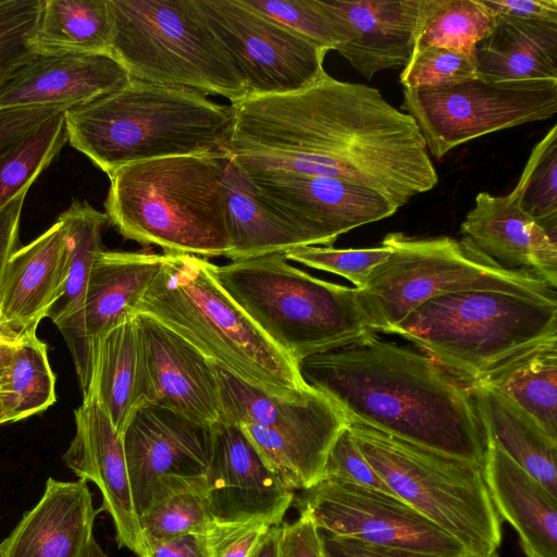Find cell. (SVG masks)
Returning <instances> with one entry per match:
<instances>
[{
    "mask_svg": "<svg viewBox=\"0 0 557 557\" xmlns=\"http://www.w3.org/2000/svg\"><path fill=\"white\" fill-rule=\"evenodd\" d=\"M227 152L244 170L343 178L401 208L433 189L438 175L408 113L379 89L325 73L289 94L230 103Z\"/></svg>",
    "mask_w": 557,
    "mask_h": 557,
    "instance_id": "obj_1",
    "label": "cell"
},
{
    "mask_svg": "<svg viewBox=\"0 0 557 557\" xmlns=\"http://www.w3.org/2000/svg\"><path fill=\"white\" fill-rule=\"evenodd\" d=\"M298 367L347 422L483 467L487 440L470 387L424 354L371 332Z\"/></svg>",
    "mask_w": 557,
    "mask_h": 557,
    "instance_id": "obj_2",
    "label": "cell"
},
{
    "mask_svg": "<svg viewBox=\"0 0 557 557\" xmlns=\"http://www.w3.org/2000/svg\"><path fill=\"white\" fill-rule=\"evenodd\" d=\"M233 123L231 104L191 89L134 78L64 111L66 140L109 177L136 162L227 153Z\"/></svg>",
    "mask_w": 557,
    "mask_h": 557,
    "instance_id": "obj_3",
    "label": "cell"
},
{
    "mask_svg": "<svg viewBox=\"0 0 557 557\" xmlns=\"http://www.w3.org/2000/svg\"><path fill=\"white\" fill-rule=\"evenodd\" d=\"M213 364L270 394L297 399L311 387L298 363L278 348L216 280L213 263L164 253L161 269L136 307Z\"/></svg>",
    "mask_w": 557,
    "mask_h": 557,
    "instance_id": "obj_4",
    "label": "cell"
},
{
    "mask_svg": "<svg viewBox=\"0 0 557 557\" xmlns=\"http://www.w3.org/2000/svg\"><path fill=\"white\" fill-rule=\"evenodd\" d=\"M223 154L166 157L120 168L109 177L108 223L124 238L164 253L224 257L230 236Z\"/></svg>",
    "mask_w": 557,
    "mask_h": 557,
    "instance_id": "obj_5",
    "label": "cell"
},
{
    "mask_svg": "<svg viewBox=\"0 0 557 557\" xmlns=\"http://www.w3.org/2000/svg\"><path fill=\"white\" fill-rule=\"evenodd\" d=\"M387 333L412 343L457 381L479 384L557 342V297L466 290L432 298Z\"/></svg>",
    "mask_w": 557,
    "mask_h": 557,
    "instance_id": "obj_6",
    "label": "cell"
},
{
    "mask_svg": "<svg viewBox=\"0 0 557 557\" xmlns=\"http://www.w3.org/2000/svg\"><path fill=\"white\" fill-rule=\"evenodd\" d=\"M227 294L296 363L373 332L358 289L310 275L284 253L213 264Z\"/></svg>",
    "mask_w": 557,
    "mask_h": 557,
    "instance_id": "obj_7",
    "label": "cell"
},
{
    "mask_svg": "<svg viewBox=\"0 0 557 557\" xmlns=\"http://www.w3.org/2000/svg\"><path fill=\"white\" fill-rule=\"evenodd\" d=\"M111 54L131 78L218 95L247 97L233 59L198 0H108Z\"/></svg>",
    "mask_w": 557,
    "mask_h": 557,
    "instance_id": "obj_8",
    "label": "cell"
},
{
    "mask_svg": "<svg viewBox=\"0 0 557 557\" xmlns=\"http://www.w3.org/2000/svg\"><path fill=\"white\" fill-rule=\"evenodd\" d=\"M382 243L391 249L388 258L362 289L357 288L375 333H387L425 301L450 293L503 290L556 297V289L542 277L504 268L463 236L420 238L393 232Z\"/></svg>",
    "mask_w": 557,
    "mask_h": 557,
    "instance_id": "obj_9",
    "label": "cell"
},
{
    "mask_svg": "<svg viewBox=\"0 0 557 557\" xmlns=\"http://www.w3.org/2000/svg\"><path fill=\"white\" fill-rule=\"evenodd\" d=\"M366 459L391 492L460 542L473 555L497 552L502 518L483 467L366 424L347 422Z\"/></svg>",
    "mask_w": 557,
    "mask_h": 557,
    "instance_id": "obj_10",
    "label": "cell"
},
{
    "mask_svg": "<svg viewBox=\"0 0 557 557\" xmlns=\"http://www.w3.org/2000/svg\"><path fill=\"white\" fill-rule=\"evenodd\" d=\"M401 109L436 159L481 136L545 121L557 112V79L490 82L478 76L438 89H404Z\"/></svg>",
    "mask_w": 557,
    "mask_h": 557,
    "instance_id": "obj_11",
    "label": "cell"
},
{
    "mask_svg": "<svg viewBox=\"0 0 557 557\" xmlns=\"http://www.w3.org/2000/svg\"><path fill=\"white\" fill-rule=\"evenodd\" d=\"M198 4L244 77L247 97L295 92L326 73L327 50L243 0H198Z\"/></svg>",
    "mask_w": 557,
    "mask_h": 557,
    "instance_id": "obj_12",
    "label": "cell"
},
{
    "mask_svg": "<svg viewBox=\"0 0 557 557\" xmlns=\"http://www.w3.org/2000/svg\"><path fill=\"white\" fill-rule=\"evenodd\" d=\"M123 446L138 517L163 498L205 490L211 456V430L164 407L136 411Z\"/></svg>",
    "mask_w": 557,
    "mask_h": 557,
    "instance_id": "obj_13",
    "label": "cell"
},
{
    "mask_svg": "<svg viewBox=\"0 0 557 557\" xmlns=\"http://www.w3.org/2000/svg\"><path fill=\"white\" fill-rule=\"evenodd\" d=\"M298 505L321 531L336 536L444 556L470 554L398 497L357 484L322 480L304 491Z\"/></svg>",
    "mask_w": 557,
    "mask_h": 557,
    "instance_id": "obj_14",
    "label": "cell"
},
{
    "mask_svg": "<svg viewBox=\"0 0 557 557\" xmlns=\"http://www.w3.org/2000/svg\"><path fill=\"white\" fill-rule=\"evenodd\" d=\"M162 262L163 253L145 250L103 249L97 256L81 309L57 326L73 358L83 397L91 386L100 342L136 317V307Z\"/></svg>",
    "mask_w": 557,
    "mask_h": 557,
    "instance_id": "obj_15",
    "label": "cell"
},
{
    "mask_svg": "<svg viewBox=\"0 0 557 557\" xmlns=\"http://www.w3.org/2000/svg\"><path fill=\"white\" fill-rule=\"evenodd\" d=\"M242 170L259 195L307 233L313 246L332 247L341 235L399 209L381 194L343 178Z\"/></svg>",
    "mask_w": 557,
    "mask_h": 557,
    "instance_id": "obj_16",
    "label": "cell"
},
{
    "mask_svg": "<svg viewBox=\"0 0 557 557\" xmlns=\"http://www.w3.org/2000/svg\"><path fill=\"white\" fill-rule=\"evenodd\" d=\"M210 430L203 497L213 522L262 520L280 525L295 491L268 467L238 425L221 419Z\"/></svg>",
    "mask_w": 557,
    "mask_h": 557,
    "instance_id": "obj_17",
    "label": "cell"
},
{
    "mask_svg": "<svg viewBox=\"0 0 557 557\" xmlns=\"http://www.w3.org/2000/svg\"><path fill=\"white\" fill-rule=\"evenodd\" d=\"M129 78L112 54L28 49L0 72V108L51 107L66 111L121 88Z\"/></svg>",
    "mask_w": 557,
    "mask_h": 557,
    "instance_id": "obj_18",
    "label": "cell"
},
{
    "mask_svg": "<svg viewBox=\"0 0 557 557\" xmlns=\"http://www.w3.org/2000/svg\"><path fill=\"white\" fill-rule=\"evenodd\" d=\"M75 435L62 456L65 466L99 488L101 511L112 519L115 540L137 557L147 556V543L131 490L122 434L95 395L74 410Z\"/></svg>",
    "mask_w": 557,
    "mask_h": 557,
    "instance_id": "obj_19",
    "label": "cell"
},
{
    "mask_svg": "<svg viewBox=\"0 0 557 557\" xmlns=\"http://www.w3.org/2000/svg\"><path fill=\"white\" fill-rule=\"evenodd\" d=\"M66 242L55 221L10 257L0 289V336L13 342L36 335L38 324L62 296Z\"/></svg>",
    "mask_w": 557,
    "mask_h": 557,
    "instance_id": "obj_20",
    "label": "cell"
},
{
    "mask_svg": "<svg viewBox=\"0 0 557 557\" xmlns=\"http://www.w3.org/2000/svg\"><path fill=\"white\" fill-rule=\"evenodd\" d=\"M213 367L222 420L236 425L257 424L326 455L347 425L338 407L315 388L300 398L286 399L270 395L215 364Z\"/></svg>",
    "mask_w": 557,
    "mask_h": 557,
    "instance_id": "obj_21",
    "label": "cell"
},
{
    "mask_svg": "<svg viewBox=\"0 0 557 557\" xmlns=\"http://www.w3.org/2000/svg\"><path fill=\"white\" fill-rule=\"evenodd\" d=\"M154 405L205 426L221 420L213 363L184 338L148 315L136 314Z\"/></svg>",
    "mask_w": 557,
    "mask_h": 557,
    "instance_id": "obj_22",
    "label": "cell"
},
{
    "mask_svg": "<svg viewBox=\"0 0 557 557\" xmlns=\"http://www.w3.org/2000/svg\"><path fill=\"white\" fill-rule=\"evenodd\" d=\"M460 231L504 268L536 274L556 289L557 233L528 215L513 190L505 196L479 193Z\"/></svg>",
    "mask_w": 557,
    "mask_h": 557,
    "instance_id": "obj_23",
    "label": "cell"
},
{
    "mask_svg": "<svg viewBox=\"0 0 557 557\" xmlns=\"http://www.w3.org/2000/svg\"><path fill=\"white\" fill-rule=\"evenodd\" d=\"M100 511L86 481L49 478L39 502L0 542V557H84Z\"/></svg>",
    "mask_w": 557,
    "mask_h": 557,
    "instance_id": "obj_24",
    "label": "cell"
},
{
    "mask_svg": "<svg viewBox=\"0 0 557 557\" xmlns=\"http://www.w3.org/2000/svg\"><path fill=\"white\" fill-rule=\"evenodd\" d=\"M354 37L337 52L364 78L405 67L413 53L423 0H330Z\"/></svg>",
    "mask_w": 557,
    "mask_h": 557,
    "instance_id": "obj_25",
    "label": "cell"
},
{
    "mask_svg": "<svg viewBox=\"0 0 557 557\" xmlns=\"http://www.w3.org/2000/svg\"><path fill=\"white\" fill-rule=\"evenodd\" d=\"M486 440L483 472L499 516L518 533L527 557H557V496L491 436L486 435Z\"/></svg>",
    "mask_w": 557,
    "mask_h": 557,
    "instance_id": "obj_26",
    "label": "cell"
},
{
    "mask_svg": "<svg viewBox=\"0 0 557 557\" xmlns=\"http://www.w3.org/2000/svg\"><path fill=\"white\" fill-rule=\"evenodd\" d=\"M232 261L285 253L313 246L311 238L286 215L268 203L232 154L222 156Z\"/></svg>",
    "mask_w": 557,
    "mask_h": 557,
    "instance_id": "obj_27",
    "label": "cell"
},
{
    "mask_svg": "<svg viewBox=\"0 0 557 557\" xmlns=\"http://www.w3.org/2000/svg\"><path fill=\"white\" fill-rule=\"evenodd\" d=\"M88 395L98 398L121 434L137 410L154 405L136 317L111 330L100 342Z\"/></svg>",
    "mask_w": 557,
    "mask_h": 557,
    "instance_id": "obj_28",
    "label": "cell"
},
{
    "mask_svg": "<svg viewBox=\"0 0 557 557\" xmlns=\"http://www.w3.org/2000/svg\"><path fill=\"white\" fill-rule=\"evenodd\" d=\"M476 76L490 82L557 79V24L495 15L474 51Z\"/></svg>",
    "mask_w": 557,
    "mask_h": 557,
    "instance_id": "obj_29",
    "label": "cell"
},
{
    "mask_svg": "<svg viewBox=\"0 0 557 557\" xmlns=\"http://www.w3.org/2000/svg\"><path fill=\"white\" fill-rule=\"evenodd\" d=\"M469 387L485 434L557 496V441L497 388L485 384Z\"/></svg>",
    "mask_w": 557,
    "mask_h": 557,
    "instance_id": "obj_30",
    "label": "cell"
},
{
    "mask_svg": "<svg viewBox=\"0 0 557 557\" xmlns=\"http://www.w3.org/2000/svg\"><path fill=\"white\" fill-rule=\"evenodd\" d=\"M111 45L108 0H42L29 48L47 53H107Z\"/></svg>",
    "mask_w": 557,
    "mask_h": 557,
    "instance_id": "obj_31",
    "label": "cell"
},
{
    "mask_svg": "<svg viewBox=\"0 0 557 557\" xmlns=\"http://www.w3.org/2000/svg\"><path fill=\"white\" fill-rule=\"evenodd\" d=\"M479 384L504 393L557 441V342L512 360Z\"/></svg>",
    "mask_w": 557,
    "mask_h": 557,
    "instance_id": "obj_32",
    "label": "cell"
},
{
    "mask_svg": "<svg viewBox=\"0 0 557 557\" xmlns=\"http://www.w3.org/2000/svg\"><path fill=\"white\" fill-rule=\"evenodd\" d=\"M66 242V278L62 296L48 318L55 326L78 312L82 307L94 262L102 248L107 215L86 201L73 200L59 218Z\"/></svg>",
    "mask_w": 557,
    "mask_h": 557,
    "instance_id": "obj_33",
    "label": "cell"
},
{
    "mask_svg": "<svg viewBox=\"0 0 557 557\" xmlns=\"http://www.w3.org/2000/svg\"><path fill=\"white\" fill-rule=\"evenodd\" d=\"M55 380L47 344L37 334L22 339L0 377V403L9 422L32 417L53 405Z\"/></svg>",
    "mask_w": 557,
    "mask_h": 557,
    "instance_id": "obj_34",
    "label": "cell"
},
{
    "mask_svg": "<svg viewBox=\"0 0 557 557\" xmlns=\"http://www.w3.org/2000/svg\"><path fill=\"white\" fill-rule=\"evenodd\" d=\"M495 15L482 0H423L413 53L443 47L474 57Z\"/></svg>",
    "mask_w": 557,
    "mask_h": 557,
    "instance_id": "obj_35",
    "label": "cell"
},
{
    "mask_svg": "<svg viewBox=\"0 0 557 557\" xmlns=\"http://www.w3.org/2000/svg\"><path fill=\"white\" fill-rule=\"evenodd\" d=\"M243 2L327 51H337L354 37L350 25L330 0H243Z\"/></svg>",
    "mask_w": 557,
    "mask_h": 557,
    "instance_id": "obj_36",
    "label": "cell"
},
{
    "mask_svg": "<svg viewBox=\"0 0 557 557\" xmlns=\"http://www.w3.org/2000/svg\"><path fill=\"white\" fill-rule=\"evenodd\" d=\"M64 111L41 124L0 163V208L29 189L66 143Z\"/></svg>",
    "mask_w": 557,
    "mask_h": 557,
    "instance_id": "obj_37",
    "label": "cell"
},
{
    "mask_svg": "<svg viewBox=\"0 0 557 557\" xmlns=\"http://www.w3.org/2000/svg\"><path fill=\"white\" fill-rule=\"evenodd\" d=\"M521 209L540 225L557 233V125L534 146L512 189Z\"/></svg>",
    "mask_w": 557,
    "mask_h": 557,
    "instance_id": "obj_38",
    "label": "cell"
},
{
    "mask_svg": "<svg viewBox=\"0 0 557 557\" xmlns=\"http://www.w3.org/2000/svg\"><path fill=\"white\" fill-rule=\"evenodd\" d=\"M147 541L168 540L183 535H206L213 520L203 492L190 490L163 498L139 517Z\"/></svg>",
    "mask_w": 557,
    "mask_h": 557,
    "instance_id": "obj_39",
    "label": "cell"
},
{
    "mask_svg": "<svg viewBox=\"0 0 557 557\" xmlns=\"http://www.w3.org/2000/svg\"><path fill=\"white\" fill-rule=\"evenodd\" d=\"M476 77L474 57L443 47L412 54L399 82L404 89H438Z\"/></svg>",
    "mask_w": 557,
    "mask_h": 557,
    "instance_id": "obj_40",
    "label": "cell"
},
{
    "mask_svg": "<svg viewBox=\"0 0 557 557\" xmlns=\"http://www.w3.org/2000/svg\"><path fill=\"white\" fill-rule=\"evenodd\" d=\"M391 249L381 243L371 248L336 249L324 246L295 248L284 253L288 261L339 275L362 289L373 270L389 256Z\"/></svg>",
    "mask_w": 557,
    "mask_h": 557,
    "instance_id": "obj_41",
    "label": "cell"
},
{
    "mask_svg": "<svg viewBox=\"0 0 557 557\" xmlns=\"http://www.w3.org/2000/svg\"><path fill=\"white\" fill-rule=\"evenodd\" d=\"M322 480L352 483L395 496L366 459L347 425L327 453Z\"/></svg>",
    "mask_w": 557,
    "mask_h": 557,
    "instance_id": "obj_42",
    "label": "cell"
},
{
    "mask_svg": "<svg viewBox=\"0 0 557 557\" xmlns=\"http://www.w3.org/2000/svg\"><path fill=\"white\" fill-rule=\"evenodd\" d=\"M42 0H0V72L27 51Z\"/></svg>",
    "mask_w": 557,
    "mask_h": 557,
    "instance_id": "obj_43",
    "label": "cell"
},
{
    "mask_svg": "<svg viewBox=\"0 0 557 557\" xmlns=\"http://www.w3.org/2000/svg\"><path fill=\"white\" fill-rule=\"evenodd\" d=\"M272 527L262 520L214 523L206 534L210 557H253L259 544Z\"/></svg>",
    "mask_w": 557,
    "mask_h": 557,
    "instance_id": "obj_44",
    "label": "cell"
},
{
    "mask_svg": "<svg viewBox=\"0 0 557 557\" xmlns=\"http://www.w3.org/2000/svg\"><path fill=\"white\" fill-rule=\"evenodd\" d=\"M61 112L51 107L0 108V163L41 124Z\"/></svg>",
    "mask_w": 557,
    "mask_h": 557,
    "instance_id": "obj_45",
    "label": "cell"
},
{
    "mask_svg": "<svg viewBox=\"0 0 557 557\" xmlns=\"http://www.w3.org/2000/svg\"><path fill=\"white\" fill-rule=\"evenodd\" d=\"M320 532L326 557H498L497 552L486 556L473 554L444 556L416 549L373 545L321 530Z\"/></svg>",
    "mask_w": 557,
    "mask_h": 557,
    "instance_id": "obj_46",
    "label": "cell"
},
{
    "mask_svg": "<svg viewBox=\"0 0 557 557\" xmlns=\"http://www.w3.org/2000/svg\"><path fill=\"white\" fill-rule=\"evenodd\" d=\"M277 557H326L320 529L300 512L297 520L281 527Z\"/></svg>",
    "mask_w": 557,
    "mask_h": 557,
    "instance_id": "obj_47",
    "label": "cell"
},
{
    "mask_svg": "<svg viewBox=\"0 0 557 557\" xmlns=\"http://www.w3.org/2000/svg\"><path fill=\"white\" fill-rule=\"evenodd\" d=\"M494 15L557 24V0H482Z\"/></svg>",
    "mask_w": 557,
    "mask_h": 557,
    "instance_id": "obj_48",
    "label": "cell"
},
{
    "mask_svg": "<svg viewBox=\"0 0 557 557\" xmlns=\"http://www.w3.org/2000/svg\"><path fill=\"white\" fill-rule=\"evenodd\" d=\"M27 190L14 196L0 208V289L10 257L20 247V222Z\"/></svg>",
    "mask_w": 557,
    "mask_h": 557,
    "instance_id": "obj_49",
    "label": "cell"
},
{
    "mask_svg": "<svg viewBox=\"0 0 557 557\" xmlns=\"http://www.w3.org/2000/svg\"><path fill=\"white\" fill-rule=\"evenodd\" d=\"M146 557H210V552L206 535L189 534L147 541Z\"/></svg>",
    "mask_w": 557,
    "mask_h": 557,
    "instance_id": "obj_50",
    "label": "cell"
},
{
    "mask_svg": "<svg viewBox=\"0 0 557 557\" xmlns=\"http://www.w3.org/2000/svg\"><path fill=\"white\" fill-rule=\"evenodd\" d=\"M280 532L281 525L272 527L259 544L253 557H277Z\"/></svg>",
    "mask_w": 557,
    "mask_h": 557,
    "instance_id": "obj_51",
    "label": "cell"
},
{
    "mask_svg": "<svg viewBox=\"0 0 557 557\" xmlns=\"http://www.w3.org/2000/svg\"><path fill=\"white\" fill-rule=\"evenodd\" d=\"M18 343L20 342H13L3 336H0V377L4 374L11 364Z\"/></svg>",
    "mask_w": 557,
    "mask_h": 557,
    "instance_id": "obj_52",
    "label": "cell"
},
{
    "mask_svg": "<svg viewBox=\"0 0 557 557\" xmlns=\"http://www.w3.org/2000/svg\"><path fill=\"white\" fill-rule=\"evenodd\" d=\"M84 557H110V556L101 548V546L98 544L96 539L92 536L87 546Z\"/></svg>",
    "mask_w": 557,
    "mask_h": 557,
    "instance_id": "obj_53",
    "label": "cell"
},
{
    "mask_svg": "<svg viewBox=\"0 0 557 557\" xmlns=\"http://www.w3.org/2000/svg\"><path fill=\"white\" fill-rule=\"evenodd\" d=\"M7 422H9V420H8V417H7V414H5L4 410H3V407H2V405L0 403V425L3 424V423H7Z\"/></svg>",
    "mask_w": 557,
    "mask_h": 557,
    "instance_id": "obj_54",
    "label": "cell"
}]
</instances>
